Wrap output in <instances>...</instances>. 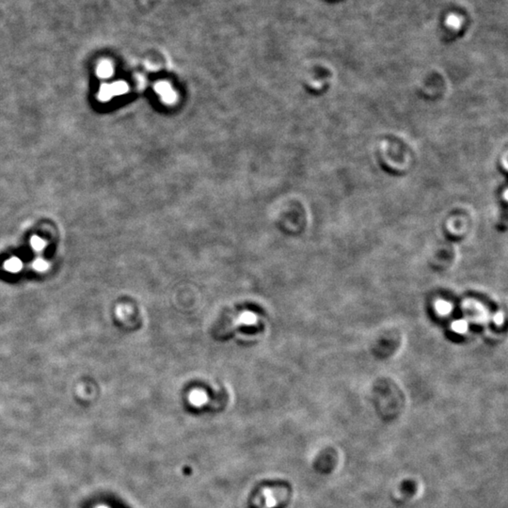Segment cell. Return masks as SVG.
Listing matches in <instances>:
<instances>
[{"label":"cell","instance_id":"obj_4","mask_svg":"<svg viewBox=\"0 0 508 508\" xmlns=\"http://www.w3.org/2000/svg\"><path fill=\"white\" fill-rule=\"evenodd\" d=\"M110 87L112 96L122 95V94H124L128 90L127 85H126V83H124L123 81H118V82H115V83L110 84Z\"/></svg>","mask_w":508,"mask_h":508},{"label":"cell","instance_id":"obj_3","mask_svg":"<svg viewBox=\"0 0 508 508\" xmlns=\"http://www.w3.org/2000/svg\"><path fill=\"white\" fill-rule=\"evenodd\" d=\"M97 75L102 78H110L113 75V66L109 60H103L97 67Z\"/></svg>","mask_w":508,"mask_h":508},{"label":"cell","instance_id":"obj_7","mask_svg":"<svg viewBox=\"0 0 508 508\" xmlns=\"http://www.w3.org/2000/svg\"><path fill=\"white\" fill-rule=\"evenodd\" d=\"M452 328L457 333H465L468 329V324L464 320H457L452 324Z\"/></svg>","mask_w":508,"mask_h":508},{"label":"cell","instance_id":"obj_2","mask_svg":"<svg viewBox=\"0 0 508 508\" xmlns=\"http://www.w3.org/2000/svg\"><path fill=\"white\" fill-rule=\"evenodd\" d=\"M155 89L165 103L172 104L175 101L176 95L168 84L166 82H160L155 85Z\"/></svg>","mask_w":508,"mask_h":508},{"label":"cell","instance_id":"obj_11","mask_svg":"<svg viewBox=\"0 0 508 508\" xmlns=\"http://www.w3.org/2000/svg\"><path fill=\"white\" fill-rule=\"evenodd\" d=\"M495 321L497 322V323H498V324H500V323H502V315H501V314H497V315H495Z\"/></svg>","mask_w":508,"mask_h":508},{"label":"cell","instance_id":"obj_1","mask_svg":"<svg viewBox=\"0 0 508 508\" xmlns=\"http://www.w3.org/2000/svg\"><path fill=\"white\" fill-rule=\"evenodd\" d=\"M249 308L247 307H236L235 309L227 312L225 315L221 316L218 323L213 328V336L217 339H224L229 334H231L233 330V324L239 322L244 316Z\"/></svg>","mask_w":508,"mask_h":508},{"label":"cell","instance_id":"obj_5","mask_svg":"<svg viewBox=\"0 0 508 508\" xmlns=\"http://www.w3.org/2000/svg\"><path fill=\"white\" fill-rule=\"evenodd\" d=\"M4 266H5L6 270L15 273V272H18V271L21 270V268H22V262H21V260L18 259V258L13 257L12 259H9L6 263H5V264H4Z\"/></svg>","mask_w":508,"mask_h":508},{"label":"cell","instance_id":"obj_8","mask_svg":"<svg viewBox=\"0 0 508 508\" xmlns=\"http://www.w3.org/2000/svg\"><path fill=\"white\" fill-rule=\"evenodd\" d=\"M264 501H265V504L267 507H272L274 505L277 504V499L276 496L274 497L273 493L272 492H269V491H265L264 493Z\"/></svg>","mask_w":508,"mask_h":508},{"label":"cell","instance_id":"obj_10","mask_svg":"<svg viewBox=\"0 0 508 508\" xmlns=\"http://www.w3.org/2000/svg\"><path fill=\"white\" fill-rule=\"evenodd\" d=\"M48 264L45 262V260L43 259H38L34 262L33 264V267L38 271H45L46 268H47Z\"/></svg>","mask_w":508,"mask_h":508},{"label":"cell","instance_id":"obj_6","mask_svg":"<svg viewBox=\"0 0 508 508\" xmlns=\"http://www.w3.org/2000/svg\"><path fill=\"white\" fill-rule=\"evenodd\" d=\"M436 309L442 315H448V314H450L451 311H452V305H451L450 303L447 302V301L438 300L436 303Z\"/></svg>","mask_w":508,"mask_h":508},{"label":"cell","instance_id":"obj_9","mask_svg":"<svg viewBox=\"0 0 508 508\" xmlns=\"http://www.w3.org/2000/svg\"><path fill=\"white\" fill-rule=\"evenodd\" d=\"M31 246L35 251H42L45 247V242L42 238L35 236L31 239Z\"/></svg>","mask_w":508,"mask_h":508}]
</instances>
